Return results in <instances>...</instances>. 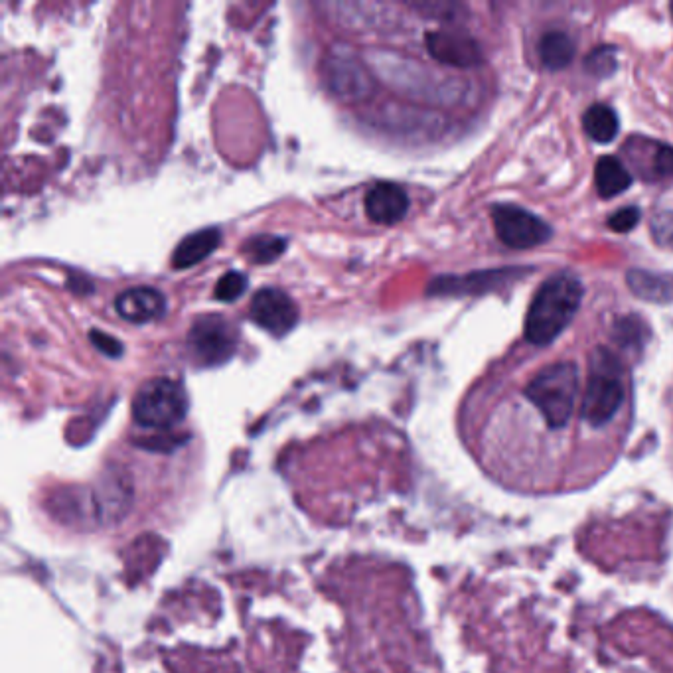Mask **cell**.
I'll return each mask as SVG.
<instances>
[{"mask_svg": "<svg viewBox=\"0 0 673 673\" xmlns=\"http://www.w3.org/2000/svg\"><path fill=\"white\" fill-rule=\"evenodd\" d=\"M583 283L571 271L551 275L533 295L525 316V338L535 346L551 344L577 316L583 302Z\"/></svg>", "mask_w": 673, "mask_h": 673, "instance_id": "1", "label": "cell"}, {"mask_svg": "<svg viewBox=\"0 0 673 673\" xmlns=\"http://www.w3.org/2000/svg\"><path fill=\"white\" fill-rule=\"evenodd\" d=\"M579 395V368L571 362H555L529 381L525 397L539 409L551 429L565 427L575 411Z\"/></svg>", "mask_w": 673, "mask_h": 673, "instance_id": "2", "label": "cell"}, {"mask_svg": "<svg viewBox=\"0 0 673 673\" xmlns=\"http://www.w3.org/2000/svg\"><path fill=\"white\" fill-rule=\"evenodd\" d=\"M620 375L622 368L616 356L599 348L591 358V377L581 407V415L591 427H604L620 411L624 403V383Z\"/></svg>", "mask_w": 673, "mask_h": 673, "instance_id": "3", "label": "cell"}, {"mask_svg": "<svg viewBox=\"0 0 673 673\" xmlns=\"http://www.w3.org/2000/svg\"><path fill=\"white\" fill-rule=\"evenodd\" d=\"M188 411L184 387L166 377L150 379L133 399V417L147 429H168L180 423Z\"/></svg>", "mask_w": 673, "mask_h": 673, "instance_id": "4", "label": "cell"}, {"mask_svg": "<svg viewBox=\"0 0 673 673\" xmlns=\"http://www.w3.org/2000/svg\"><path fill=\"white\" fill-rule=\"evenodd\" d=\"M186 346L196 364L220 366L237 352V330L222 314H204L190 326Z\"/></svg>", "mask_w": 673, "mask_h": 673, "instance_id": "5", "label": "cell"}, {"mask_svg": "<svg viewBox=\"0 0 673 673\" xmlns=\"http://www.w3.org/2000/svg\"><path fill=\"white\" fill-rule=\"evenodd\" d=\"M531 273V267H502L490 271H474L468 275H445L429 285L433 297H476L500 291L522 281Z\"/></svg>", "mask_w": 673, "mask_h": 673, "instance_id": "6", "label": "cell"}, {"mask_svg": "<svg viewBox=\"0 0 673 673\" xmlns=\"http://www.w3.org/2000/svg\"><path fill=\"white\" fill-rule=\"evenodd\" d=\"M500 241L512 249H531L551 239L553 229L539 216L514 204H496L490 210Z\"/></svg>", "mask_w": 673, "mask_h": 673, "instance_id": "7", "label": "cell"}, {"mask_svg": "<svg viewBox=\"0 0 673 673\" xmlns=\"http://www.w3.org/2000/svg\"><path fill=\"white\" fill-rule=\"evenodd\" d=\"M251 320L273 336H285L299 324V308L281 289H261L249 306Z\"/></svg>", "mask_w": 673, "mask_h": 673, "instance_id": "8", "label": "cell"}, {"mask_svg": "<svg viewBox=\"0 0 673 673\" xmlns=\"http://www.w3.org/2000/svg\"><path fill=\"white\" fill-rule=\"evenodd\" d=\"M429 54L447 66L454 68H476L482 64L480 44L466 32L456 30H433L425 36Z\"/></svg>", "mask_w": 673, "mask_h": 673, "instance_id": "9", "label": "cell"}, {"mask_svg": "<svg viewBox=\"0 0 673 673\" xmlns=\"http://www.w3.org/2000/svg\"><path fill=\"white\" fill-rule=\"evenodd\" d=\"M364 208L368 220L374 224H399L409 212V196L399 184L379 182L368 190L364 198Z\"/></svg>", "mask_w": 673, "mask_h": 673, "instance_id": "10", "label": "cell"}, {"mask_svg": "<svg viewBox=\"0 0 673 673\" xmlns=\"http://www.w3.org/2000/svg\"><path fill=\"white\" fill-rule=\"evenodd\" d=\"M115 310L127 322L147 324L164 314L166 300L154 287H133L117 297Z\"/></svg>", "mask_w": 673, "mask_h": 673, "instance_id": "11", "label": "cell"}, {"mask_svg": "<svg viewBox=\"0 0 673 673\" xmlns=\"http://www.w3.org/2000/svg\"><path fill=\"white\" fill-rule=\"evenodd\" d=\"M328 79L330 87L348 99L364 97L370 89L366 70L350 52L332 56V60L328 62Z\"/></svg>", "mask_w": 673, "mask_h": 673, "instance_id": "12", "label": "cell"}, {"mask_svg": "<svg viewBox=\"0 0 673 673\" xmlns=\"http://www.w3.org/2000/svg\"><path fill=\"white\" fill-rule=\"evenodd\" d=\"M222 241V233L218 227H206L186 235L172 253L174 269H188L210 257Z\"/></svg>", "mask_w": 673, "mask_h": 673, "instance_id": "13", "label": "cell"}, {"mask_svg": "<svg viewBox=\"0 0 673 673\" xmlns=\"http://www.w3.org/2000/svg\"><path fill=\"white\" fill-rule=\"evenodd\" d=\"M628 289L638 299L652 304H672L673 273H656L648 269H630L626 273Z\"/></svg>", "mask_w": 673, "mask_h": 673, "instance_id": "14", "label": "cell"}, {"mask_svg": "<svg viewBox=\"0 0 673 673\" xmlns=\"http://www.w3.org/2000/svg\"><path fill=\"white\" fill-rule=\"evenodd\" d=\"M537 50H539L541 64L551 72L569 68L577 54L575 40L567 32H561V30H551L543 34Z\"/></svg>", "mask_w": 673, "mask_h": 673, "instance_id": "15", "label": "cell"}, {"mask_svg": "<svg viewBox=\"0 0 673 673\" xmlns=\"http://www.w3.org/2000/svg\"><path fill=\"white\" fill-rule=\"evenodd\" d=\"M632 186V174L616 156H600L595 166V188L600 198L610 200Z\"/></svg>", "mask_w": 673, "mask_h": 673, "instance_id": "16", "label": "cell"}, {"mask_svg": "<svg viewBox=\"0 0 673 673\" xmlns=\"http://www.w3.org/2000/svg\"><path fill=\"white\" fill-rule=\"evenodd\" d=\"M583 129L595 143L608 145L620 133V119L610 105L595 103L583 115Z\"/></svg>", "mask_w": 673, "mask_h": 673, "instance_id": "17", "label": "cell"}, {"mask_svg": "<svg viewBox=\"0 0 673 673\" xmlns=\"http://www.w3.org/2000/svg\"><path fill=\"white\" fill-rule=\"evenodd\" d=\"M650 338H652V330L648 322L642 320L638 314L620 316L612 324V340L624 350L640 352L650 342Z\"/></svg>", "mask_w": 673, "mask_h": 673, "instance_id": "18", "label": "cell"}, {"mask_svg": "<svg viewBox=\"0 0 673 673\" xmlns=\"http://www.w3.org/2000/svg\"><path fill=\"white\" fill-rule=\"evenodd\" d=\"M287 249V239L285 237H279V235H257V237H251L245 247H243V253L247 255L249 261L253 263H273L277 261Z\"/></svg>", "mask_w": 673, "mask_h": 673, "instance_id": "19", "label": "cell"}, {"mask_svg": "<svg viewBox=\"0 0 673 673\" xmlns=\"http://www.w3.org/2000/svg\"><path fill=\"white\" fill-rule=\"evenodd\" d=\"M673 176V147L664 143H654L650 154V166L646 170L648 180L672 178Z\"/></svg>", "mask_w": 673, "mask_h": 673, "instance_id": "20", "label": "cell"}, {"mask_svg": "<svg viewBox=\"0 0 673 673\" xmlns=\"http://www.w3.org/2000/svg\"><path fill=\"white\" fill-rule=\"evenodd\" d=\"M585 68L589 74L597 77H608L616 72V50L614 46H599L585 60Z\"/></svg>", "mask_w": 673, "mask_h": 673, "instance_id": "21", "label": "cell"}, {"mask_svg": "<svg viewBox=\"0 0 673 673\" xmlns=\"http://www.w3.org/2000/svg\"><path fill=\"white\" fill-rule=\"evenodd\" d=\"M245 289H247V277L239 271H229L218 281L214 297L222 302H233L245 293Z\"/></svg>", "mask_w": 673, "mask_h": 673, "instance_id": "22", "label": "cell"}, {"mask_svg": "<svg viewBox=\"0 0 673 673\" xmlns=\"http://www.w3.org/2000/svg\"><path fill=\"white\" fill-rule=\"evenodd\" d=\"M650 229H652V235H654V241L664 247V249H672L673 251V212L666 210V212H660L652 218V224H650Z\"/></svg>", "mask_w": 673, "mask_h": 673, "instance_id": "23", "label": "cell"}, {"mask_svg": "<svg viewBox=\"0 0 673 673\" xmlns=\"http://www.w3.org/2000/svg\"><path fill=\"white\" fill-rule=\"evenodd\" d=\"M642 218V212L636 208V206H628V208H622V210H616L608 220L606 224L608 227L614 231V233H628L632 231L638 222Z\"/></svg>", "mask_w": 673, "mask_h": 673, "instance_id": "24", "label": "cell"}, {"mask_svg": "<svg viewBox=\"0 0 673 673\" xmlns=\"http://www.w3.org/2000/svg\"><path fill=\"white\" fill-rule=\"evenodd\" d=\"M89 340L95 344V348L99 352H103L109 358H119L123 354V344L117 338H113V336H109L101 330H91Z\"/></svg>", "mask_w": 673, "mask_h": 673, "instance_id": "25", "label": "cell"}, {"mask_svg": "<svg viewBox=\"0 0 673 673\" xmlns=\"http://www.w3.org/2000/svg\"><path fill=\"white\" fill-rule=\"evenodd\" d=\"M670 10H672V16H673V2H672V6H670Z\"/></svg>", "mask_w": 673, "mask_h": 673, "instance_id": "26", "label": "cell"}]
</instances>
